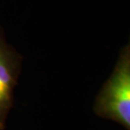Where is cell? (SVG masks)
<instances>
[{
  "mask_svg": "<svg viewBox=\"0 0 130 130\" xmlns=\"http://www.w3.org/2000/svg\"><path fill=\"white\" fill-rule=\"evenodd\" d=\"M19 57L5 42L0 34V125L12 106L13 90L15 85Z\"/></svg>",
  "mask_w": 130,
  "mask_h": 130,
  "instance_id": "cell-2",
  "label": "cell"
},
{
  "mask_svg": "<svg viewBox=\"0 0 130 130\" xmlns=\"http://www.w3.org/2000/svg\"><path fill=\"white\" fill-rule=\"evenodd\" d=\"M94 110L99 116L130 127V51L127 45L110 78L98 96Z\"/></svg>",
  "mask_w": 130,
  "mask_h": 130,
  "instance_id": "cell-1",
  "label": "cell"
}]
</instances>
